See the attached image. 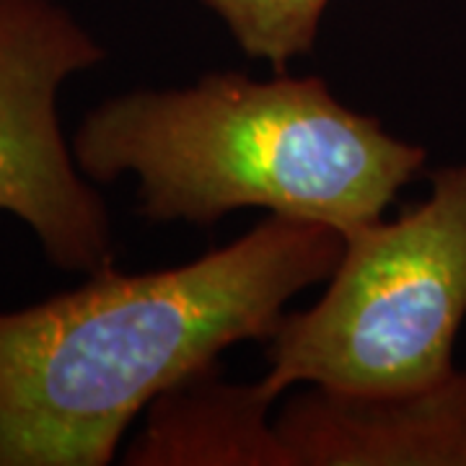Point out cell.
Instances as JSON below:
<instances>
[{"mask_svg":"<svg viewBox=\"0 0 466 466\" xmlns=\"http://www.w3.org/2000/svg\"><path fill=\"white\" fill-rule=\"evenodd\" d=\"M275 431L288 466H466V370L379 397L314 386Z\"/></svg>","mask_w":466,"mask_h":466,"instance_id":"5","label":"cell"},{"mask_svg":"<svg viewBox=\"0 0 466 466\" xmlns=\"http://www.w3.org/2000/svg\"><path fill=\"white\" fill-rule=\"evenodd\" d=\"M228 26L249 57L283 73L288 60L317 45L319 24L329 0H202Z\"/></svg>","mask_w":466,"mask_h":466,"instance_id":"7","label":"cell"},{"mask_svg":"<svg viewBox=\"0 0 466 466\" xmlns=\"http://www.w3.org/2000/svg\"><path fill=\"white\" fill-rule=\"evenodd\" d=\"M106 57L57 0H0V210L24 220L52 265L112 267L106 202L66 143L57 94Z\"/></svg>","mask_w":466,"mask_h":466,"instance_id":"4","label":"cell"},{"mask_svg":"<svg viewBox=\"0 0 466 466\" xmlns=\"http://www.w3.org/2000/svg\"><path fill=\"white\" fill-rule=\"evenodd\" d=\"M70 146L91 182L135 174L150 220L213 226L265 208L342 236L379 220L428 158L345 106L321 78L241 73L101 101Z\"/></svg>","mask_w":466,"mask_h":466,"instance_id":"2","label":"cell"},{"mask_svg":"<svg viewBox=\"0 0 466 466\" xmlns=\"http://www.w3.org/2000/svg\"><path fill=\"white\" fill-rule=\"evenodd\" d=\"M342 247L324 223L269 216L189 265L106 267L70 293L0 311V466L109 464L158 397L236 342L269 339Z\"/></svg>","mask_w":466,"mask_h":466,"instance_id":"1","label":"cell"},{"mask_svg":"<svg viewBox=\"0 0 466 466\" xmlns=\"http://www.w3.org/2000/svg\"><path fill=\"white\" fill-rule=\"evenodd\" d=\"M466 317V164L431 174V195L397 220L345 236L321 299L269 334L262 379L280 397L296 383L379 397L453 370Z\"/></svg>","mask_w":466,"mask_h":466,"instance_id":"3","label":"cell"},{"mask_svg":"<svg viewBox=\"0 0 466 466\" xmlns=\"http://www.w3.org/2000/svg\"><path fill=\"white\" fill-rule=\"evenodd\" d=\"M265 383H226L216 368L174 386L148 407L127 449L135 466H288Z\"/></svg>","mask_w":466,"mask_h":466,"instance_id":"6","label":"cell"}]
</instances>
